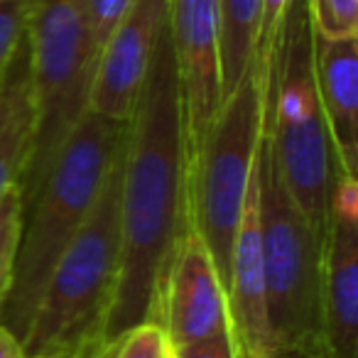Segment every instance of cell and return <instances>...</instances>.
I'll list each match as a JSON object with an SVG mask.
<instances>
[{
	"instance_id": "6da1fadb",
	"label": "cell",
	"mask_w": 358,
	"mask_h": 358,
	"mask_svg": "<svg viewBox=\"0 0 358 358\" xmlns=\"http://www.w3.org/2000/svg\"><path fill=\"white\" fill-rule=\"evenodd\" d=\"M118 224V280L91 351L108 346L138 324L155 322L164 268L174 243L189 226L185 118L167 27L128 123L120 164Z\"/></svg>"
},
{
	"instance_id": "7a4b0ae2",
	"label": "cell",
	"mask_w": 358,
	"mask_h": 358,
	"mask_svg": "<svg viewBox=\"0 0 358 358\" xmlns=\"http://www.w3.org/2000/svg\"><path fill=\"white\" fill-rule=\"evenodd\" d=\"M128 123L86 113L25 204L15 273L0 324L22 341L52 268L89 219L110 167L125 148Z\"/></svg>"
},
{
	"instance_id": "3957f363",
	"label": "cell",
	"mask_w": 358,
	"mask_h": 358,
	"mask_svg": "<svg viewBox=\"0 0 358 358\" xmlns=\"http://www.w3.org/2000/svg\"><path fill=\"white\" fill-rule=\"evenodd\" d=\"M120 164L123 152L89 219L47 278L22 336L25 358H84L96 346L120 268Z\"/></svg>"
},
{
	"instance_id": "277c9868",
	"label": "cell",
	"mask_w": 358,
	"mask_h": 358,
	"mask_svg": "<svg viewBox=\"0 0 358 358\" xmlns=\"http://www.w3.org/2000/svg\"><path fill=\"white\" fill-rule=\"evenodd\" d=\"M263 133L270 140L285 189L309 224L324 234L334 155L319 106L307 0H294L285 20L265 94Z\"/></svg>"
},
{
	"instance_id": "5b68a950",
	"label": "cell",
	"mask_w": 358,
	"mask_h": 358,
	"mask_svg": "<svg viewBox=\"0 0 358 358\" xmlns=\"http://www.w3.org/2000/svg\"><path fill=\"white\" fill-rule=\"evenodd\" d=\"M25 47L35 138L17 185L22 206L35 196L62 145L89 113L99 57L86 27L84 0H32Z\"/></svg>"
},
{
	"instance_id": "8992f818",
	"label": "cell",
	"mask_w": 358,
	"mask_h": 358,
	"mask_svg": "<svg viewBox=\"0 0 358 358\" xmlns=\"http://www.w3.org/2000/svg\"><path fill=\"white\" fill-rule=\"evenodd\" d=\"M263 118L265 81L250 64L241 84L224 99L187 174L189 226L204 241L224 287H229L231 248L253 177Z\"/></svg>"
},
{
	"instance_id": "52a82bcc",
	"label": "cell",
	"mask_w": 358,
	"mask_h": 358,
	"mask_svg": "<svg viewBox=\"0 0 358 358\" xmlns=\"http://www.w3.org/2000/svg\"><path fill=\"white\" fill-rule=\"evenodd\" d=\"M258 211L263 234L268 317L275 346L322 338V241L324 234L285 189L268 135L255 152Z\"/></svg>"
},
{
	"instance_id": "ba28073f",
	"label": "cell",
	"mask_w": 358,
	"mask_h": 358,
	"mask_svg": "<svg viewBox=\"0 0 358 358\" xmlns=\"http://www.w3.org/2000/svg\"><path fill=\"white\" fill-rule=\"evenodd\" d=\"M167 32L185 118L187 174L224 103L219 0H169Z\"/></svg>"
},
{
	"instance_id": "9c48e42d",
	"label": "cell",
	"mask_w": 358,
	"mask_h": 358,
	"mask_svg": "<svg viewBox=\"0 0 358 358\" xmlns=\"http://www.w3.org/2000/svg\"><path fill=\"white\" fill-rule=\"evenodd\" d=\"M322 341L358 358V179L334 172L322 241Z\"/></svg>"
},
{
	"instance_id": "30bf717a",
	"label": "cell",
	"mask_w": 358,
	"mask_h": 358,
	"mask_svg": "<svg viewBox=\"0 0 358 358\" xmlns=\"http://www.w3.org/2000/svg\"><path fill=\"white\" fill-rule=\"evenodd\" d=\"M155 322L167 334L172 348L231 329L229 294L211 253L192 226L179 236L164 268Z\"/></svg>"
},
{
	"instance_id": "8fae6325",
	"label": "cell",
	"mask_w": 358,
	"mask_h": 358,
	"mask_svg": "<svg viewBox=\"0 0 358 358\" xmlns=\"http://www.w3.org/2000/svg\"><path fill=\"white\" fill-rule=\"evenodd\" d=\"M169 0H133L101 50L91 84L89 110L115 123H130L143 94L155 50L167 27Z\"/></svg>"
},
{
	"instance_id": "7c38bea8",
	"label": "cell",
	"mask_w": 358,
	"mask_h": 358,
	"mask_svg": "<svg viewBox=\"0 0 358 358\" xmlns=\"http://www.w3.org/2000/svg\"><path fill=\"white\" fill-rule=\"evenodd\" d=\"M226 294H229L231 331L241 358H270L275 351V338L268 317V282H265L255 164L241 224L234 236Z\"/></svg>"
},
{
	"instance_id": "4fadbf2b",
	"label": "cell",
	"mask_w": 358,
	"mask_h": 358,
	"mask_svg": "<svg viewBox=\"0 0 358 358\" xmlns=\"http://www.w3.org/2000/svg\"><path fill=\"white\" fill-rule=\"evenodd\" d=\"M314 69L334 172L358 179V37H314Z\"/></svg>"
},
{
	"instance_id": "5bb4252c",
	"label": "cell",
	"mask_w": 358,
	"mask_h": 358,
	"mask_svg": "<svg viewBox=\"0 0 358 358\" xmlns=\"http://www.w3.org/2000/svg\"><path fill=\"white\" fill-rule=\"evenodd\" d=\"M221 6V84L224 99L250 69L258 32L260 0H219Z\"/></svg>"
},
{
	"instance_id": "9a60e30c",
	"label": "cell",
	"mask_w": 358,
	"mask_h": 358,
	"mask_svg": "<svg viewBox=\"0 0 358 358\" xmlns=\"http://www.w3.org/2000/svg\"><path fill=\"white\" fill-rule=\"evenodd\" d=\"M22 194L20 187H10L0 199V309L6 304L8 292L13 285V273H15L17 245H20L22 231Z\"/></svg>"
},
{
	"instance_id": "2e32d148",
	"label": "cell",
	"mask_w": 358,
	"mask_h": 358,
	"mask_svg": "<svg viewBox=\"0 0 358 358\" xmlns=\"http://www.w3.org/2000/svg\"><path fill=\"white\" fill-rule=\"evenodd\" d=\"M84 358H172V346L157 322H143Z\"/></svg>"
},
{
	"instance_id": "e0dca14e",
	"label": "cell",
	"mask_w": 358,
	"mask_h": 358,
	"mask_svg": "<svg viewBox=\"0 0 358 358\" xmlns=\"http://www.w3.org/2000/svg\"><path fill=\"white\" fill-rule=\"evenodd\" d=\"M307 13L319 40L358 37V0H307Z\"/></svg>"
},
{
	"instance_id": "ac0fdd59",
	"label": "cell",
	"mask_w": 358,
	"mask_h": 358,
	"mask_svg": "<svg viewBox=\"0 0 358 358\" xmlns=\"http://www.w3.org/2000/svg\"><path fill=\"white\" fill-rule=\"evenodd\" d=\"M30 6L32 0H0V81L25 45Z\"/></svg>"
},
{
	"instance_id": "d6986e66",
	"label": "cell",
	"mask_w": 358,
	"mask_h": 358,
	"mask_svg": "<svg viewBox=\"0 0 358 358\" xmlns=\"http://www.w3.org/2000/svg\"><path fill=\"white\" fill-rule=\"evenodd\" d=\"M130 6H133V0H84V17L96 57L101 55L115 27L128 15Z\"/></svg>"
},
{
	"instance_id": "ffe728a7",
	"label": "cell",
	"mask_w": 358,
	"mask_h": 358,
	"mask_svg": "<svg viewBox=\"0 0 358 358\" xmlns=\"http://www.w3.org/2000/svg\"><path fill=\"white\" fill-rule=\"evenodd\" d=\"M174 358H241L238 346H236L234 331H219L209 338H201L196 343L172 348Z\"/></svg>"
},
{
	"instance_id": "44dd1931",
	"label": "cell",
	"mask_w": 358,
	"mask_h": 358,
	"mask_svg": "<svg viewBox=\"0 0 358 358\" xmlns=\"http://www.w3.org/2000/svg\"><path fill=\"white\" fill-rule=\"evenodd\" d=\"M270 358H336L327 348L322 338H312V341H299V343H282L275 346Z\"/></svg>"
},
{
	"instance_id": "7402d4cb",
	"label": "cell",
	"mask_w": 358,
	"mask_h": 358,
	"mask_svg": "<svg viewBox=\"0 0 358 358\" xmlns=\"http://www.w3.org/2000/svg\"><path fill=\"white\" fill-rule=\"evenodd\" d=\"M0 358H25L22 341L3 324H0Z\"/></svg>"
},
{
	"instance_id": "603a6c76",
	"label": "cell",
	"mask_w": 358,
	"mask_h": 358,
	"mask_svg": "<svg viewBox=\"0 0 358 358\" xmlns=\"http://www.w3.org/2000/svg\"><path fill=\"white\" fill-rule=\"evenodd\" d=\"M172 358H174V356H172Z\"/></svg>"
}]
</instances>
